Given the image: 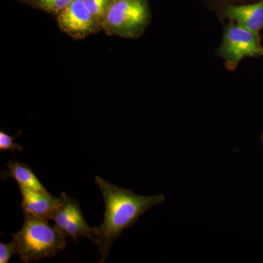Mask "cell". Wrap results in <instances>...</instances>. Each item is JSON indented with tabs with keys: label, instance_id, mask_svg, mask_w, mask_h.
Listing matches in <instances>:
<instances>
[{
	"label": "cell",
	"instance_id": "cell-7",
	"mask_svg": "<svg viewBox=\"0 0 263 263\" xmlns=\"http://www.w3.org/2000/svg\"><path fill=\"white\" fill-rule=\"evenodd\" d=\"M19 191L22 197L21 207L24 213L51 220L52 214L58 203L59 197L22 186H19Z\"/></svg>",
	"mask_w": 263,
	"mask_h": 263
},
{
	"label": "cell",
	"instance_id": "cell-5",
	"mask_svg": "<svg viewBox=\"0 0 263 263\" xmlns=\"http://www.w3.org/2000/svg\"><path fill=\"white\" fill-rule=\"evenodd\" d=\"M51 220L54 221L57 229L65 237H70L75 242L80 237L88 238L95 243V237L92 227L85 219L80 204L70 196L62 193L52 214Z\"/></svg>",
	"mask_w": 263,
	"mask_h": 263
},
{
	"label": "cell",
	"instance_id": "cell-9",
	"mask_svg": "<svg viewBox=\"0 0 263 263\" xmlns=\"http://www.w3.org/2000/svg\"><path fill=\"white\" fill-rule=\"evenodd\" d=\"M6 166L8 170L1 173V179H13L18 183V186H24L40 193L50 194L37 179L32 170L27 164L21 163L17 160H10L6 164Z\"/></svg>",
	"mask_w": 263,
	"mask_h": 263
},
{
	"label": "cell",
	"instance_id": "cell-10",
	"mask_svg": "<svg viewBox=\"0 0 263 263\" xmlns=\"http://www.w3.org/2000/svg\"><path fill=\"white\" fill-rule=\"evenodd\" d=\"M94 15L98 23L102 24L111 0H83Z\"/></svg>",
	"mask_w": 263,
	"mask_h": 263
},
{
	"label": "cell",
	"instance_id": "cell-1",
	"mask_svg": "<svg viewBox=\"0 0 263 263\" xmlns=\"http://www.w3.org/2000/svg\"><path fill=\"white\" fill-rule=\"evenodd\" d=\"M105 202V216L101 226L94 227L95 245L100 252L99 263L108 258L114 240L122 235L123 230L135 226L141 216L152 208L163 203L165 197L162 194L143 196L131 190L108 182L100 176L95 177Z\"/></svg>",
	"mask_w": 263,
	"mask_h": 263
},
{
	"label": "cell",
	"instance_id": "cell-4",
	"mask_svg": "<svg viewBox=\"0 0 263 263\" xmlns=\"http://www.w3.org/2000/svg\"><path fill=\"white\" fill-rule=\"evenodd\" d=\"M218 54L226 60V67L234 70L242 59L263 55L257 33L232 21L224 29Z\"/></svg>",
	"mask_w": 263,
	"mask_h": 263
},
{
	"label": "cell",
	"instance_id": "cell-12",
	"mask_svg": "<svg viewBox=\"0 0 263 263\" xmlns=\"http://www.w3.org/2000/svg\"><path fill=\"white\" fill-rule=\"evenodd\" d=\"M18 245L16 240L13 238L10 243H0V263L9 262L14 254H18Z\"/></svg>",
	"mask_w": 263,
	"mask_h": 263
},
{
	"label": "cell",
	"instance_id": "cell-8",
	"mask_svg": "<svg viewBox=\"0 0 263 263\" xmlns=\"http://www.w3.org/2000/svg\"><path fill=\"white\" fill-rule=\"evenodd\" d=\"M224 14L240 26L257 33L263 27V0L254 4L231 5Z\"/></svg>",
	"mask_w": 263,
	"mask_h": 263
},
{
	"label": "cell",
	"instance_id": "cell-6",
	"mask_svg": "<svg viewBox=\"0 0 263 263\" xmlns=\"http://www.w3.org/2000/svg\"><path fill=\"white\" fill-rule=\"evenodd\" d=\"M58 23L62 30L72 37H86L96 30L94 15L83 0H73L58 14Z\"/></svg>",
	"mask_w": 263,
	"mask_h": 263
},
{
	"label": "cell",
	"instance_id": "cell-11",
	"mask_svg": "<svg viewBox=\"0 0 263 263\" xmlns=\"http://www.w3.org/2000/svg\"><path fill=\"white\" fill-rule=\"evenodd\" d=\"M73 0H34L38 8L48 13L60 14Z\"/></svg>",
	"mask_w": 263,
	"mask_h": 263
},
{
	"label": "cell",
	"instance_id": "cell-3",
	"mask_svg": "<svg viewBox=\"0 0 263 263\" xmlns=\"http://www.w3.org/2000/svg\"><path fill=\"white\" fill-rule=\"evenodd\" d=\"M148 19L146 0H111L102 25L109 34L133 37L143 32Z\"/></svg>",
	"mask_w": 263,
	"mask_h": 263
},
{
	"label": "cell",
	"instance_id": "cell-13",
	"mask_svg": "<svg viewBox=\"0 0 263 263\" xmlns=\"http://www.w3.org/2000/svg\"><path fill=\"white\" fill-rule=\"evenodd\" d=\"M15 137H12L3 131L0 132V152L11 151L14 153L15 150L23 152L24 148L18 143H15Z\"/></svg>",
	"mask_w": 263,
	"mask_h": 263
},
{
	"label": "cell",
	"instance_id": "cell-2",
	"mask_svg": "<svg viewBox=\"0 0 263 263\" xmlns=\"http://www.w3.org/2000/svg\"><path fill=\"white\" fill-rule=\"evenodd\" d=\"M24 214V221L18 233L11 234L18 245L19 258L24 263L51 258L67 247L66 237L48 219Z\"/></svg>",
	"mask_w": 263,
	"mask_h": 263
},
{
	"label": "cell",
	"instance_id": "cell-14",
	"mask_svg": "<svg viewBox=\"0 0 263 263\" xmlns=\"http://www.w3.org/2000/svg\"><path fill=\"white\" fill-rule=\"evenodd\" d=\"M261 140H262V143H263V133L262 134V138H261Z\"/></svg>",
	"mask_w": 263,
	"mask_h": 263
}]
</instances>
